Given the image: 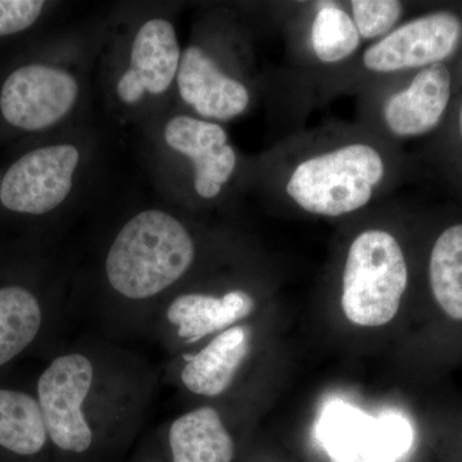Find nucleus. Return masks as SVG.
<instances>
[{
  "instance_id": "obj_7",
  "label": "nucleus",
  "mask_w": 462,
  "mask_h": 462,
  "mask_svg": "<svg viewBox=\"0 0 462 462\" xmlns=\"http://www.w3.org/2000/svg\"><path fill=\"white\" fill-rule=\"evenodd\" d=\"M79 161V149L71 144L33 149L5 172L0 187L3 206L18 214L53 211L71 193Z\"/></svg>"
},
{
  "instance_id": "obj_14",
  "label": "nucleus",
  "mask_w": 462,
  "mask_h": 462,
  "mask_svg": "<svg viewBox=\"0 0 462 462\" xmlns=\"http://www.w3.org/2000/svg\"><path fill=\"white\" fill-rule=\"evenodd\" d=\"M254 309V300L247 291H233L221 298L184 294L170 305L167 319L178 327L180 338L194 343L243 320Z\"/></svg>"
},
{
  "instance_id": "obj_23",
  "label": "nucleus",
  "mask_w": 462,
  "mask_h": 462,
  "mask_svg": "<svg viewBox=\"0 0 462 462\" xmlns=\"http://www.w3.org/2000/svg\"><path fill=\"white\" fill-rule=\"evenodd\" d=\"M0 187H2V181H0Z\"/></svg>"
},
{
  "instance_id": "obj_16",
  "label": "nucleus",
  "mask_w": 462,
  "mask_h": 462,
  "mask_svg": "<svg viewBox=\"0 0 462 462\" xmlns=\"http://www.w3.org/2000/svg\"><path fill=\"white\" fill-rule=\"evenodd\" d=\"M47 428L35 398L0 389V446L18 455H35L47 442Z\"/></svg>"
},
{
  "instance_id": "obj_9",
  "label": "nucleus",
  "mask_w": 462,
  "mask_h": 462,
  "mask_svg": "<svg viewBox=\"0 0 462 462\" xmlns=\"http://www.w3.org/2000/svg\"><path fill=\"white\" fill-rule=\"evenodd\" d=\"M165 141L193 163L194 188L202 199H216L236 171V151L214 121L176 116L166 125Z\"/></svg>"
},
{
  "instance_id": "obj_22",
  "label": "nucleus",
  "mask_w": 462,
  "mask_h": 462,
  "mask_svg": "<svg viewBox=\"0 0 462 462\" xmlns=\"http://www.w3.org/2000/svg\"><path fill=\"white\" fill-rule=\"evenodd\" d=\"M458 132H460L461 139H462V103L460 107V112H458Z\"/></svg>"
},
{
  "instance_id": "obj_19",
  "label": "nucleus",
  "mask_w": 462,
  "mask_h": 462,
  "mask_svg": "<svg viewBox=\"0 0 462 462\" xmlns=\"http://www.w3.org/2000/svg\"><path fill=\"white\" fill-rule=\"evenodd\" d=\"M310 48L322 65H338L361 45L351 14L337 3H319L310 26Z\"/></svg>"
},
{
  "instance_id": "obj_21",
  "label": "nucleus",
  "mask_w": 462,
  "mask_h": 462,
  "mask_svg": "<svg viewBox=\"0 0 462 462\" xmlns=\"http://www.w3.org/2000/svg\"><path fill=\"white\" fill-rule=\"evenodd\" d=\"M42 0H0V36L29 29L41 17Z\"/></svg>"
},
{
  "instance_id": "obj_12",
  "label": "nucleus",
  "mask_w": 462,
  "mask_h": 462,
  "mask_svg": "<svg viewBox=\"0 0 462 462\" xmlns=\"http://www.w3.org/2000/svg\"><path fill=\"white\" fill-rule=\"evenodd\" d=\"M176 80L182 100L202 117L227 121L247 111L251 98L245 85L225 74L197 45L181 54Z\"/></svg>"
},
{
  "instance_id": "obj_8",
  "label": "nucleus",
  "mask_w": 462,
  "mask_h": 462,
  "mask_svg": "<svg viewBox=\"0 0 462 462\" xmlns=\"http://www.w3.org/2000/svg\"><path fill=\"white\" fill-rule=\"evenodd\" d=\"M78 96V81L65 69L23 66L3 84L0 111L12 126L39 132L62 120L74 107Z\"/></svg>"
},
{
  "instance_id": "obj_6",
  "label": "nucleus",
  "mask_w": 462,
  "mask_h": 462,
  "mask_svg": "<svg viewBox=\"0 0 462 462\" xmlns=\"http://www.w3.org/2000/svg\"><path fill=\"white\" fill-rule=\"evenodd\" d=\"M462 23L452 12H434L397 26L363 54L367 71L392 75L443 63L457 50Z\"/></svg>"
},
{
  "instance_id": "obj_4",
  "label": "nucleus",
  "mask_w": 462,
  "mask_h": 462,
  "mask_svg": "<svg viewBox=\"0 0 462 462\" xmlns=\"http://www.w3.org/2000/svg\"><path fill=\"white\" fill-rule=\"evenodd\" d=\"M318 437L330 462H397L411 448L413 438L402 416L373 418L343 401L325 407Z\"/></svg>"
},
{
  "instance_id": "obj_20",
  "label": "nucleus",
  "mask_w": 462,
  "mask_h": 462,
  "mask_svg": "<svg viewBox=\"0 0 462 462\" xmlns=\"http://www.w3.org/2000/svg\"><path fill=\"white\" fill-rule=\"evenodd\" d=\"M349 8L361 39L374 42L393 32L403 14L397 0H352Z\"/></svg>"
},
{
  "instance_id": "obj_2",
  "label": "nucleus",
  "mask_w": 462,
  "mask_h": 462,
  "mask_svg": "<svg viewBox=\"0 0 462 462\" xmlns=\"http://www.w3.org/2000/svg\"><path fill=\"white\" fill-rule=\"evenodd\" d=\"M388 175L384 154L348 142L303 158L287 176L289 199L310 215L342 217L365 208Z\"/></svg>"
},
{
  "instance_id": "obj_13",
  "label": "nucleus",
  "mask_w": 462,
  "mask_h": 462,
  "mask_svg": "<svg viewBox=\"0 0 462 462\" xmlns=\"http://www.w3.org/2000/svg\"><path fill=\"white\" fill-rule=\"evenodd\" d=\"M249 352V330L233 327L216 337L199 354L185 355L188 361L181 372L185 387L200 396L223 394Z\"/></svg>"
},
{
  "instance_id": "obj_1",
  "label": "nucleus",
  "mask_w": 462,
  "mask_h": 462,
  "mask_svg": "<svg viewBox=\"0 0 462 462\" xmlns=\"http://www.w3.org/2000/svg\"><path fill=\"white\" fill-rule=\"evenodd\" d=\"M196 247L184 225L161 209L134 216L109 248L106 273L111 287L132 300L165 291L189 270Z\"/></svg>"
},
{
  "instance_id": "obj_11",
  "label": "nucleus",
  "mask_w": 462,
  "mask_h": 462,
  "mask_svg": "<svg viewBox=\"0 0 462 462\" xmlns=\"http://www.w3.org/2000/svg\"><path fill=\"white\" fill-rule=\"evenodd\" d=\"M451 94L452 75L445 63L424 67L411 83L385 99L383 123L397 138L424 135L442 121Z\"/></svg>"
},
{
  "instance_id": "obj_18",
  "label": "nucleus",
  "mask_w": 462,
  "mask_h": 462,
  "mask_svg": "<svg viewBox=\"0 0 462 462\" xmlns=\"http://www.w3.org/2000/svg\"><path fill=\"white\" fill-rule=\"evenodd\" d=\"M42 325L38 300L25 288L0 289V366L32 345Z\"/></svg>"
},
{
  "instance_id": "obj_5",
  "label": "nucleus",
  "mask_w": 462,
  "mask_h": 462,
  "mask_svg": "<svg viewBox=\"0 0 462 462\" xmlns=\"http://www.w3.org/2000/svg\"><path fill=\"white\" fill-rule=\"evenodd\" d=\"M93 375L89 358L74 354L56 358L39 379V406L48 436L65 451L81 454L93 442L83 412Z\"/></svg>"
},
{
  "instance_id": "obj_3",
  "label": "nucleus",
  "mask_w": 462,
  "mask_h": 462,
  "mask_svg": "<svg viewBox=\"0 0 462 462\" xmlns=\"http://www.w3.org/2000/svg\"><path fill=\"white\" fill-rule=\"evenodd\" d=\"M409 282L402 248L393 234L367 229L348 249L342 279L346 318L360 327H383L393 320Z\"/></svg>"
},
{
  "instance_id": "obj_10",
  "label": "nucleus",
  "mask_w": 462,
  "mask_h": 462,
  "mask_svg": "<svg viewBox=\"0 0 462 462\" xmlns=\"http://www.w3.org/2000/svg\"><path fill=\"white\" fill-rule=\"evenodd\" d=\"M180 60V45L172 23L162 18L148 21L134 39L129 69L118 80V97L134 105L147 91L165 93L178 75Z\"/></svg>"
},
{
  "instance_id": "obj_17",
  "label": "nucleus",
  "mask_w": 462,
  "mask_h": 462,
  "mask_svg": "<svg viewBox=\"0 0 462 462\" xmlns=\"http://www.w3.org/2000/svg\"><path fill=\"white\" fill-rule=\"evenodd\" d=\"M430 281L440 309L462 321V224L447 227L438 236L430 254Z\"/></svg>"
},
{
  "instance_id": "obj_15",
  "label": "nucleus",
  "mask_w": 462,
  "mask_h": 462,
  "mask_svg": "<svg viewBox=\"0 0 462 462\" xmlns=\"http://www.w3.org/2000/svg\"><path fill=\"white\" fill-rule=\"evenodd\" d=\"M173 462H231L233 438L212 407H200L176 419L170 430Z\"/></svg>"
}]
</instances>
